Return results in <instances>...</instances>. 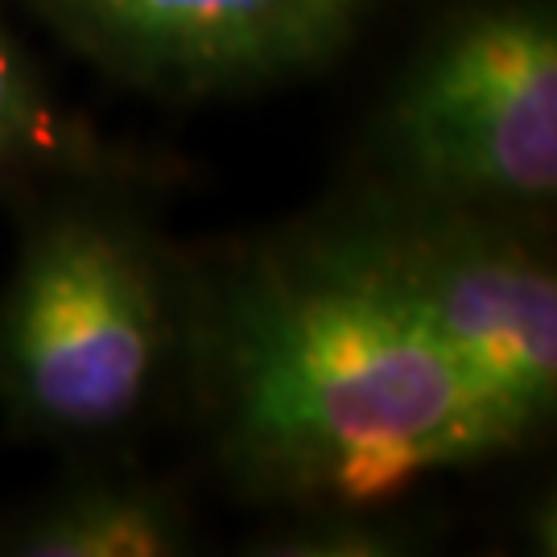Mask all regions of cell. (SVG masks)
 I'll use <instances>...</instances> for the list:
<instances>
[{"label":"cell","mask_w":557,"mask_h":557,"mask_svg":"<svg viewBox=\"0 0 557 557\" xmlns=\"http://www.w3.org/2000/svg\"><path fill=\"white\" fill-rule=\"evenodd\" d=\"M182 368L223 475L289 517L384 512L520 446L351 211L186 273Z\"/></svg>","instance_id":"6da1fadb"},{"label":"cell","mask_w":557,"mask_h":557,"mask_svg":"<svg viewBox=\"0 0 557 557\" xmlns=\"http://www.w3.org/2000/svg\"><path fill=\"white\" fill-rule=\"evenodd\" d=\"M186 351V277L128 207L46 202L0 289V413L25 438L96 446L133 430Z\"/></svg>","instance_id":"7a4b0ae2"},{"label":"cell","mask_w":557,"mask_h":557,"mask_svg":"<svg viewBox=\"0 0 557 557\" xmlns=\"http://www.w3.org/2000/svg\"><path fill=\"white\" fill-rule=\"evenodd\" d=\"M384 199L529 223L557 199V17L549 0H467L376 116Z\"/></svg>","instance_id":"3957f363"},{"label":"cell","mask_w":557,"mask_h":557,"mask_svg":"<svg viewBox=\"0 0 557 557\" xmlns=\"http://www.w3.org/2000/svg\"><path fill=\"white\" fill-rule=\"evenodd\" d=\"M351 220L467 384L537 438L557 409V273L533 227L384 195Z\"/></svg>","instance_id":"277c9868"},{"label":"cell","mask_w":557,"mask_h":557,"mask_svg":"<svg viewBox=\"0 0 557 557\" xmlns=\"http://www.w3.org/2000/svg\"><path fill=\"white\" fill-rule=\"evenodd\" d=\"M75 54L161 100L306 79L359 38L376 0H25Z\"/></svg>","instance_id":"5b68a950"},{"label":"cell","mask_w":557,"mask_h":557,"mask_svg":"<svg viewBox=\"0 0 557 557\" xmlns=\"http://www.w3.org/2000/svg\"><path fill=\"white\" fill-rule=\"evenodd\" d=\"M190 549V508L140 475L75 479L0 533L13 557H174Z\"/></svg>","instance_id":"8992f818"},{"label":"cell","mask_w":557,"mask_h":557,"mask_svg":"<svg viewBox=\"0 0 557 557\" xmlns=\"http://www.w3.org/2000/svg\"><path fill=\"white\" fill-rule=\"evenodd\" d=\"M66 161H79V137L0 17V186Z\"/></svg>","instance_id":"52a82bcc"}]
</instances>
